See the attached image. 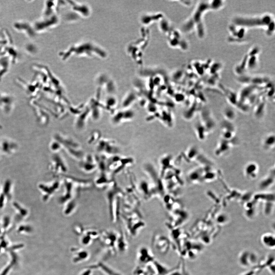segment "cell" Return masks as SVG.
<instances>
[{"instance_id":"14","label":"cell","mask_w":275,"mask_h":275,"mask_svg":"<svg viewBox=\"0 0 275 275\" xmlns=\"http://www.w3.org/2000/svg\"><path fill=\"white\" fill-rule=\"evenodd\" d=\"M80 169L86 173H94L98 169L97 158L94 159L90 156L87 157L79 164Z\"/></svg>"},{"instance_id":"6","label":"cell","mask_w":275,"mask_h":275,"mask_svg":"<svg viewBox=\"0 0 275 275\" xmlns=\"http://www.w3.org/2000/svg\"><path fill=\"white\" fill-rule=\"evenodd\" d=\"M135 184L138 195L144 200H149L155 198L160 199L154 185L146 177L138 182L135 180Z\"/></svg>"},{"instance_id":"20","label":"cell","mask_w":275,"mask_h":275,"mask_svg":"<svg viewBox=\"0 0 275 275\" xmlns=\"http://www.w3.org/2000/svg\"><path fill=\"white\" fill-rule=\"evenodd\" d=\"M224 116L227 120H232L235 117V114L234 111L231 109L227 108L225 110Z\"/></svg>"},{"instance_id":"16","label":"cell","mask_w":275,"mask_h":275,"mask_svg":"<svg viewBox=\"0 0 275 275\" xmlns=\"http://www.w3.org/2000/svg\"><path fill=\"white\" fill-rule=\"evenodd\" d=\"M257 255L254 253L249 251H244L241 253L239 257V262L241 266L248 267L257 262Z\"/></svg>"},{"instance_id":"1","label":"cell","mask_w":275,"mask_h":275,"mask_svg":"<svg viewBox=\"0 0 275 275\" xmlns=\"http://www.w3.org/2000/svg\"><path fill=\"white\" fill-rule=\"evenodd\" d=\"M61 178L64 191L59 197L58 202L64 207V215L69 216L77 210V200L81 192L90 188L92 183L89 180H81L65 175Z\"/></svg>"},{"instance_id":"18","label":"cell","mask_w":275,"mask_h":275,"mask_svg":"<svg viewBox=\"0 0 275 275\" xmlns=\"http://www.w3.org/2000/svg\"><path fill=\"white\" fill-rule=\"evenodd\" d=\"M261 242L265 247L270 249H275V239L274 234H265L261 237Z\"/></svg>"},{"instance_id":"5","label":"cell","mask_w":275,"mask_h":275,"mask_svg":"<svg viewBox=\"0 0 275 275\" xmlns=\"http://www.w3.org/2000/svg\"><path fill=\"white\" fill-rule=\"evenodd\" d=\"M134 160L132 158H121L114 156L107 161L108 171L112 178H115L116 175L134 164Z\"/></svg>"},{"instance_id":"19","label":"cell","mask_w":275,"mask_h":275,"mask_svg":"<svg viewBox=\"0 0 275 275\" xmlns=\"http://www.w3.org/2000/svg\"><path fill=\"white\" fill-rule=\"evenodd\" d=\"M275 136L274 134L269 135L265 138L263 144L266 148H269L273 147L274 145Z\"/></svg>"},{"instance_id":"13","label":"cell","mask_w":275,"mask_h":275,"mask_svg":"<svg viewBox=\"0 0 275 275\" xmlns=\"http://www.w3.org/2000/svg\"><path fill=\"white\" fill-rule=\"evenodd\" d=\"M13 27L17 31L25 35L29 38H33L35 35L32 23L26 21H16L13 24Z\"/></svg>"},{"instance_id":"8","label":"cell","mask_w":275,"mask_h":275,"mask_svg":"<svg viewBox=\"0 0 275 275\" xmlns=\"http://www.w3.org/2000/svg\"><path fill=\"white\" fill-rule=\"evenodd\" d=\"M143 171L146 177L149 180L157 191L161 200L166 194L164 188L163 182L157 171L151 164H146L143 167Z\"/></svg>"},{"instance_id":"7","label":"cell","mask_w":275,"mask_h":275,"mask_svg":"<svg viewBox=\"0 0 275 275\" xmlns=\"http://www.w3.org/2000/svg\"><path fill=\"white\" fill-rule=\"evenodd\" d=\"M168 219L166 223L168 229L181 227L188 220L189 215L183 206L168 212Z\"/></svg>"},{"instance_id":"9","label":"cell","mask_w":275,"mask_h":275,"mask_svg":"<svg viewBox=\"0 0 275 275\" xmlns=\"http://www.w3.org/2000/svg\"><path fill=\"white\" fill-rule=\"evenodd\" d=\"M152 245L154 250L159 254L165 255L168 254L171 247V241L166 236L156 234L153 237Z\"/></svg>"},{"instance_id":"10","label":"cell","mask_w":275,"mask_h":275,"mask_svg":"<svg viewBox=\"0 0 275 275\" xmlns=\"http://www.w3.org/2000/svg\"><path fill=\"white\" fill-rule=\"evenodd\" d=\"M271 18L269 16H265L261 17L244 18L237 17L234 20L235 24L241 26H264L266 25H271Z\"/></svg>"},{"instance_id":"3","label":"cell","mask_w":275,"mask_h":275,"mask_svg":"<svg viewBox=\"0 0 275 275\" xmlns=\"http://www.w3.org/2000/svg\"><path fill=\"white\" fill-rule=\"evenodd\" d=\"M120 218L124 221L126 230L131 237H136L146 226L139 210L121 211Z\"/></svg>"},{"instance_id":"2","label":"cell","mask_w":275,"mask_h":275,"mask_svg":"<svg viewBox=\"0 0 275 275\" xmlns=\"http://www.w3.org/2000/svg\"><path fill=\"white\" fill-rule=\"evenodd\" d=\"M106 188V196L110 217L113 222H115L120 218L121 202L125 195L124 191L119 187L115 178L112 179Z\"/></svg>"},{"instance_id":"11","label":"cell","mask_w":275,"mask_h":275,"mask_svg":"<svg viewBox=\"0 0 275 275\" xmlns=\"http://www.w3.org/2000/svg\"><path fill=\"white\" fill-rule=\"evenodd\" d=\"M50 168L54 176L57 178L66 174L69 169L66 163L59 155L54 156Z\"/></svg>"},{"instance_id":"17","label":"cell","mask_w":275,"mask_h":275,"mask_svg":"<svg viewBox=\"0 0 275 275\" xmlns=\"http://www.w3.org/2000/svg\"><path fill=\"white\" fill-rule=\"evenodd\" d=\"M151 263L145 265L138 264L133 271L134 275H155Z\"/></svg>"},{"instance_id":"15","label":"cell","mask_w":275,"mask_h":275,"mask_svg":"<svg viewBox=\"0 0 275 275\" xmlns=\"http://www.w3.org/2000/svg\"><path fill=\"white\" fill-rule=\"evenodd\" d=\"M137 260L139 264H149L155 260L154 256L151 251L146 247H142L137 254Z\"/></svg>"},{"instance_id":"12","label":"cell","mask_w":275,"mask_h":275,"mask_svg":"<svg viewBox=\"0 0 275 275\" xmlns=\"http://www.w3.org/2000/svg\"><path fill=\"white\" fill-rule=\"evenodd\" d=\"M159 170L158 172L161 178L166 172L178 168L173 156L169 154L165 155L162 156L159 161Z\"/></svg>"},{"instance_id":"4","label":"cell","mask_w":275,"mask_h":275,"mask_svg":"<svg viewBox=\"0 0 275 275\" xmlns=\"http://www.w3.org/2000/svg\"><path fill=\"white\" fill-rule=\"evenodd\" d=\"M181 174L178 168L168 170L164 174L161 179L166 194L178 198L183 185Z\"/></svg>"}]
</instances>
